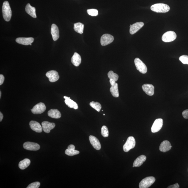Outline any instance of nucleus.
Listing matches in <instances>:
<instances>
[{"mask_svg": "<svg viewBox=\"0 0 188 188\" xmlns=\"http://www.w3.org/2000/svg\"><path fill=\"white\" fill-rule=\"evenodd\" d=\"M90 105L98 112H100L102 108V105L100 103L97 102H91L90 103Z\"/></svg>", "mask_w": 188, "mask_h": 188, "instance_id": "28", "label": "nucleus"}, {"mask_svg": "<svg viewBox=\"0 0 188 188\" xmlns=\"http://www.w3.org/2000/svg\"><path fill=\"white\" fill-rule=\"evenodd\" d=\"M114 40V37L113 36L109 34H105L101 38L100 43L103 46H106L112 43Z\"/></svg>", "mask_w": 188, "mask_h": 188, "instance_id": "8", "label": "nucleus"}, {"mask_svg": "<svg viewBox=\"0 0 188 188\" xmlns=\"http://www.w3.org/2000/svg\"><path fill=\"white\" fill-rule=\"evenodd\" d=\"M51 34L54 41H56L59 37V31L58 26L53 24L51 26Z\"/></svg>", "mask_w": 188, "mask_h": 188, "instance_id": "19", "label": "nucleus"}, {"mask_svg": "<svg viewBox=\"0 0 188 188\" xmlns=\"http://www.w3.org/2000/svg\"><path fill=\"white\" fill-rule=\"evenodd\" d=\"M146 157L144 155H141L135 159L133 162V167H139L146 160Z\"/></svg>", "mask_w": 188, "mask_h": 188, "instance_id": "20", "label": "nucleus"}, {"mask_svg": "<svg viewBox=\"0 0 188 188\" xmlns=\"http://www.w3.org/2000/svg\"><path fill=\"white\" fill-rule=\"evenodd\" d=\"M4 80V77L3 75H0V85H1L3 83Z\"/></svg>", "mask_w": 188, "mask_h": 188, "instance_id": "36", "label": "nucleus"}, {"mask_svg": "<svg viewBox=\"0 0 188 188\" xmlns=\"http://www.w3.org/2000/svg\"><path fill=\"white\" fill-rule=\"evenodd\" d=\"M110 82L111 86L114 85L116 83V82L114 80L110 79Z\"/></svg>", "mask_w": 188, "mask_h": 188, "instance_id": "38", "label": "nucleus"}, {"mask_svg": "<svg viewBox=\"0 0 188 188\" xmlns=\"http://www.w3.org/2000/svg\"><path fill=\"white\" fill-rule=\"evenodd\" d=\"M84 25L82 23H78L74 24V29L77 33L82 34L83 33Z\"/></svg>", "mask_w": 188, "mask_h": 188, "instance_id": "26", "label": "nucleus"}, {"mask_svg": "<svg viewBox=\"0 0 188 188\" xmlns=\"http://www.w3.org/2000/svg\"><path fill=\"white\" fill-rule=\"evenodd\" d=\"M177 37L176 34L173 31H168L163 34L162 38V41L170 42L174 41Z\"/></svg>", "mask_w": 188, "mask_h": 188, "instance_id": "6", "label": "nucleus"}, {"mask_svg": "<svg viewBox=\"0 0 188 188\" xmlns=\"http://www.w3.org/2000/svg\"><path fill=\"white\" fill-rule=\"evenodd\" d=\"M30 164L29 159H25L20 162L19 164V168L21 170L25 169L29 166Z\"/></svg>", "mask_w": 188, "mask_h": 188, "instance_id": "27", "label": "nucleus"}, {"mask_svg": "<svg viewBox=\"0 0 188 188\" xmlns=\"http://www.w3.org/2000/svg\"><path fill=\"white\" fill-rule=\"evenodd\" d=\"M30 128L32 130L37 133H40L43 131V128L40 123L35 121H31L29 123Z\"/></svg>", "mask_w": 188, "mask_h": 188, "instance_id": "14", "label": "nucleus"}, {"mask_svg": "<svg viewBox=\"0 0 188 188\" xmlns=\"http://www.w3.org/2000/svg\"><path fill=\"white\" fill-rule=\"evenodd\" d=\"M89 15L92 16H97L98 15L97 10L95 9H89L87 11Z\"/></svg>", "mask_w": 188, "mask_h": 188, "instance_id": "32", "label": "nucleus"}, {"mask_svg": "<svg viewBox=\"0 0 188 188\" xmlns=\"http://www.w3.org/2000/svg\"><path fill=\"white\" fill-rule=\"evenodd\" d=\"M144 24L143 22H138L133 25L131 26H130V33L131 35L136 33L139 31L141 28H142Z\"/></svg>", "mask_w": 188, "mask_h": 188, "instance_id": "17", "label": "nucleus"}, {"mask_svg": "<svg viewBox=\"0 0 188 188\" xmlns=\"http://www.w3.org/2000/svg\"><path fill=\"white\" fill-rule=\"evenodd\" d=\"M135 145V139L132 136L129 137L123 146V151L125 152H128L131 149L134 148Z\"/></svg>", "mask_w": 188, "mask_h": 188, "instance_id": "4", "label": "nucleus"}, {"mask_svg": "<svg viewBox=\"0 0 188 188\" xmlns=\"http://www.w3.org/2000/svg\"><path fill=\"white\" fill-rule=\"evenodd\" d=\"M46 110L45 105L43 103L40 102L35 105L31 110V112L34 114H41Z\"/></svg>", "mask_w": 188, "mask_h": 188, "instance_id": "7", "label": "nucleus"}, {"mask_svg": "<svg viewBox=\"0 0 188 188\" xmlns=\"http://www.w3.org/2000/svg\"><path fill=\"white\" fill-rule=\"evenodd\" d=\"M64 98L65 99L64 102L65 104L70 108H73L75 110L78 108V105L77 103L70 99V97L64 96Z\"/></svg>", "mask_w": 188, "mask_h": 188, "instance_id": "22", "label": "nucleus"}, {"mask_svg": "<svg viewBox=\"0 0 188 188\" xmlns=\"http://www.w3.org/2000/svg\"><path fill=\"white\" fill-rule=\"evenodd\" d=\"M65 153L67 155L72 156L79 154L80 151L75 150V149L67 148L66 149Z\"/></svg>", "mask_w": 188, "mask_h": 188, "instance_id": "29", "label": "nucleus"}, {"mask_svg": "<svg viewBox=\"0 0 188 188\" xmlns=\"http://www.w3.org/2000/svg\"><path fill=\"white\" fill-rule=\"evenodd\" d=\"M3 17L5 21L9 22L11 19L12 12L9 2H4L2 6Z\"/></svg>", "mask_w": 188, "mask_h": 188, "instance_id": "1", "label": "nucleus"}, {"mask_svg": "<svg viewBox=\"0 0 188 188\" xmlns=\"http://www.w3.org/2000/svg\"><path fill=\"white\" fill-rule=\"evenodd\" d=\"M81 58L79 54L75 52L71 59V62L74 65L78 67L81 62Z\"/></svg>", "mask_w": 188, "mask_h": 188, "instance_id": "21", "label": "nucleus"}, {"mask_svg": "<svg viewBox=\"0 0 188 188\" xmlns=\"http://www.w3.org/2000/svg\"><path fill=\"white\" fill-rule=\"evenodd\" d=\"M46 76L49 79V80L51 82L57 81L60 78L58 73L55 70H50L48 72L46 73Z\"/></svg>", "mask_w": 188, "mask_h": 188, "instance_id": "11", "label": "nucleus"}, {"mask_svg": "<svg viewBox=\"0 0 188 188\" xmlns=\"http://www.w3.org/2000/svg\"><path fill=\"white\" fill-rule=\"evenodd\" d=\"M68 148L75 149V146L74 145H70L68 147Z\"/></svg>", "mask_w": 188, "mask_h": 188, "instance_id": "39", "label": "nucleus"}, {"mask_svg": "<svg viewBox=\"0 0 188 188\" xmlns=\"http://www.w3.org/2000/svg\"><path fill=\"white\" fill-rule=\"evenodd\" d=\"M168 188H179V185L177 183H176L173 185L169 186Z\"/></svg>", "mask_w": 188, "mask_h": 188, "instance_id": "37", "label": "nucleus"}, {"mask_svg": "<svg viewBox=\"0 0 188 188\" xmlns=\"http://www.w3.org/2000/svg\"><path fill=\"white\" fill-rule=\"evenodd\" d=\"M151 11L156 12L165 13L169 11L170 7L169 5L165 4L159 3L151 6Z\"/></svg>", "mask_w": 188, "mask_h": 188, "instance_id": "2", "label": "nucleus"}, {"mask_svg": "<svg viewBox=\"0 0 188 188\" xmlns=\"http://www.w3.org/2000/svg\"><path fill=\"white\" fill-rule=\"evenodd\" d=\"M155 178L153 176L145 178L139 183V187L140 188H147L153 184L155 181Z\"/></svg>", "mask_w": 188, "mask_h": 188, "instance_id": "3", "label": "nucleus"}, {"mask_svg": "<svg viewBox=\"0 0 188 188\" xmlns=\"http://www.w3.org/2000/svg\"><path fill=\"white\" fill-rule=\"evenodd\" d=\"M89 139L90 143L93 147L97 150H100L101 146L98 139L93 135H90Z\"/></svg>", "mask_w": 188, "mask_h": 188, "instance_id": "18", "label": "nucleus"}, {"mask_svg": "<svg viewBox=\"0 0 188 188\" xmlns=\"http://www.w3.org/2000/svg\"><path fill=\"white\" fill-rule=\"evenodd\" d=\"M34 38L32 37H19L16 39V42L22 45H31V44L34 42Z\"/></svg>", "mask_w": 188, "mask_h": 188, "instance_id": "12", "label": "nucleus"}, {"mask_svg": "<svg viewBox=\"0 0 188 188\" xmlns=\"http://www.w3.org/2000/svg\"><path fill=\"white\" fill-rule=\"evenodd\" d=\"M179 60L184 64H188V56L184 55L180 56Z\"/></svg>", "mask_w": 188, "mask_h": 188, "instance_id": "33", "label": "nucleus"}, {"mask_svg": "<svg viewBox=\"0 0 188 188\" xmlns=\"http://www.w3.org/2000/svg\"><path fill=\"white\" fill-rule=\"evenodd\" d=\"M172 146L168 140L163 141L161 143L159 147V149L161 152H166L170 150Z\"/></svg>", "mask_w": 188, "mask_h": 188, "instance_id": "15", "label": "nucleus"}, {"mask_svg": "<svg viewBox=\"0 0 188 188\" xmlns=\"http://www.w3.org/2000/svg\"><path fill=\"white\" fill-rule=\"evenodd\" d=\"M23 147L26 150L32 151H38L40 148V146L38 143L31 142L24 143Z\"/></svg>", "mask_w": 188, "mask_h": 188, "instance_id": "10", "label": "nucleus"}, {"mask_svg": "<svg viewBox=\"0 0 188 188\" xmlns=\"http://www.w3.org/2000/svg\"><path fill=\"white\" fill-rule=\"evenodd\" d=\"M101 134L104 137H108L109 135V131L108 127L104 125L101 129Z\"/></svg>", "mask_w": 188, "mask_h": 188, "instance_id": "31", "label": "nucleus"}, {"mask_svg": "<svg viewBox=\"0 0 188 188\" xmlns=\"http://www.w3.org/2000/svg\"><path fill=\"white\" fill-rule=\"evenodd\" d=\"M40 184L39 182H35L30 184L28 186L27 188H38L40 187Z\"/></svg>", "mask_w": 188, "mask_h": 188, "instance_id": "34", "label": "nucleus"}, {"mask_svg": "<svg viewBox=\"0 0 188 188\" xmlns=\"http://www.w3.org/2000/svg\"><path fill=\"white\" fill-rule=\"evenodd\" d=\"M1 92H0V98H1Z\"/></svg>", "mask_w": 188, "mask_h": 188, "instance_id": "41", "label": "nucleus"}, {"mask_svg": "<svg viewBox=\"0 0 188 188\" xmlns=\"http://www.w3.org/2000/svg\"><path fill=\"white\" fill-rule=\"evenodd\" d=\"M43 130L44 132L49 133L50 130L55 128L56 125L53 123H50L48 121H44L42 123Z\"/></svg>", "mask_w": 188, "mask_h": 188, "instance_id": "13", "label": "nucleus"}, {"mask_svg": "<svg viewBox=\"0 0 188 188\" xmlns=\"http://www.w3.org/2000/svg\"></svg>", "mask_w": 188, "mask_h": 188, "instance_id": "42", "label": "nucleus"}, {"mask_svg": "<svg viewBox=\"0 0 188 188\" xmlns=\"http://www.w3.org/2000/svg\"><path fill=\"white\" fill-rule=\"evenodd\" d=\"M48 116L52 118L59 119L61 117L60 112L57 109H51L48 111Z\"/></svg>", "mask_w": 188, "mask_h": 188, "instance_id": "23", "label": "nucleus"}, {"mask_svg": "<svg viewBox=\"0 0 188 188\" xmlns=\"http://www.w3.org/2000/svg\"><path fill=\"white\" fill-rule=\"evenodd\" d=\"M134 62L137 70L142 74L146 73L147 68L146 65L142 61L138 58H136L135 59Z\"/></svg>", "mask_w": 188, "mask_h": 188, "instance_id": "5", "label": "nucleus"}, {"mask_svg": "<svg viewBox=\"0 0 188 188\" xmlns=\"http://www.w3.org/2000/svg\"><path fill=\"white\" fill-rule=\"evenodd\" d=\"M25 10L26 12L32 17L34 18H36L37 17L36 14L35 8L32 7L30 4L28 3L26 5Z\"/></svg>", "mask_w": 188, "mask_h": 188, "instance_id": "24", "label": "nucleus"}, {"mask_svg": "<svg viewBox=\"0 0 188 188\" xmlns=\"http://www.w3.org/2000/svg\"><path fill=\"white\" fill-rule=\"evenodd\" d=\"M183 118L185 119H188V110H184L182 112Z\"/></svg>", "mask_w": 188, "mask_h": 188, "instance_id": "35", "label": "nucleus"}, {"mask_svg": "<svg viewBox=\"0 0 188 188\" xmlns=\"http://www.w3.org/2000/svg\"><path fill=\"white\" fill-rule=\"evenodd\" d=\"M143 90L146 94L149 96H152L154 94V86L152 84H145L142 86Z\"/></svg>", "mask_w": 188, "mask_h": 188, "instance_id": "16", "label": "nucleus"}, {"mask_svg": "<svg viewBox=\"0 0 188 188\" xmlns=\"http://www.w3.org/2000/svg\"><path fill=\"white\" fill-rule=\"evenodd\" d=\"M3 116L2 113L1 112H0V122H1L2 120L3 119Z\"/></svg>", "mask_w": 188, "mask_h": 188, "instance_id": "40", "label": "nucleus"}, {"mask_svg": "<svg viewBox=\"0 0 188 188\" xmlns=\"http://www.w3.org/2000/svg\"><path fill=\"white\" fill-rule=\"evenodd\" d=\"M108 77L109 78L112 79L114 80L116 82L119 79V76L118 74L115 73L112 71H110L108 74Z\"/></svg>", "mask_w": 188, "mask_h": 188, "instance_id": "30", "label": "nucleus"}, {"mask_svg": "<svg viewBox=\"0 0 188 188\" xmlns=\"http://www.w3.org/2000/svg\"><path fill=\"white\" fill-rule=\"evenodd\" d=\"M110 91L112 95L114 97L118 98L119 97V94L118 83H116L114 85L111 86Z\"/></svg>", "mask_w": 188, "mask_h": 188, "instance_id": "25", "label": "nucleus"}, {"mask_svg": "<svg viewBox=\"0 0 188 188\" xmlns=\"http://www.w3.org/2000/svg\"><path fill=\"white\" fill-rule=\"evenodd\" d=\"M163 120L162 119H158L156 120L151 128V132L155 133L159 132L162 128Z\"/></svg>", "mask_w": 188, "mask_h": 188, "instance_id": "9", "label": "nucleus"}]
</instances>
